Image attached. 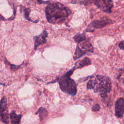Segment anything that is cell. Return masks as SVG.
<instances>
[{
  "label": "cell",
  "instance_id": "6da1fadb",
  "mask_svg": "<svg viewBox=\"0 0 124 124\" xmlns=\"http://www.w3.org/2000/svg\"><path fill=\"white\" fill-rule=\"evenodd\" d=\"M46 16L48 22L60 24L71 14V11L63 4L59 2L49 3L45 9Z\"/></svg>",
  "mask_w": 124,
  "mask_h": 124
},
{
  "label": "cell",
  "instance_id": "7a4b0ae2",
  "mask_svg": "<svg viewBox=\"0 0 124 124\" xmlns=\"http://www.w3.org/2000/svg\"><path fill=\"white\" fill-rule=\"evenodd\" d=\"M111 82L109 78L95 75L91 77L87 84L88 89H93L95 93H99L103 98L107 97V93L111 90Z\"/></svg>",
  "mask_w": 124,
  "mask_h": 124
},
{
  "label": "cell",
  "instance_id": "3957f363",
  "mask_svg": "<svg viewBox=\"0 0 124 124\" xmlns=\"http://www.w3.org/2000/svg\"><path fill=\"white\" fill-rule=\"evenodd\" d=\"M75 70V68L73 67L57 79L62 91L72 96L75 95L77 92V84L75 81L70 78Z\"/></svg>",
  "mask_w": 124,
  "mask_h": 124
},
{
  "label": "cell",
  "instance_id": "277c9868",
  "mask_svg": "<svg viewBox=\"0 0 124 124\" xmlns=\"http://www.w3.org/2000/svg\"><path fill=\"white\" fill-rule=\"evenodd\" d=\"M93 47L92 45L85 39L83 41L78 43V45L76 49V51L73 57L74 60H76L83 55H85L87 52L93 53Z\"/></svg>",
  "mask_w": 124,
  "mask_h": 124
},
{
  "label": "cell",
  "instance_id": "5b68a950",
  "mask_svg": "<svg viewBox=\"0 0 124 124\" xmlns=\"http://www.w3.org/2000/svg\"><path fill=\"white\" fill-rule=\"evenodd\" d=\"M91 3H93L98 9L108 14L111 13L113 7L112 0H84L82 1L81 4L87 5Z\"/></svg>",
  "mask_w": 124,
  "mask_h": 124
},
{
  "label": "cell",
  "instance_id": "8992f818",
  "mask_svg": "<svg viewBox=\"0 0 124 124\" xmlns=\"http://www.w3.org/2000/svg\"><path fill=\"white\" fill-rule=\"evenodd\" d=\"M113 21L108 18H103L99 20H93L89 25V27L95 29L102 28L107 25L113 23Z\"/></svg>",
  "mask_w": 124,
  "mask_h": 124
},
{
  "label": "cell",
  "instance_id": "52a82bcc",
  "mask_svg": "<svg viewBox=\"0 0 124 124\" xmlns=\"http://www.w3.org/2000/svg\"><path fill=\"white\" fill-rule=\"evenodd\" d=\"M124 113V99L120 97L115 103V115L117 118H122Z\"/></svg>",
  "mask_w": 124,
  "mask_h": 124
},
{
  "label": "cell",
  "instance_id": "ba28073f",
  "mask_svg": "<svg viewBox=\"0 0 124 124\" xmlns=\"http://www.w3.org/2000/svg\"><path fill=\"white\" fill-rule=\"evenodd\" d=\"M47 36V32L46 30H44L43 32L38 35L35 36L34 37V50H36L38 47L40 45H42L46 42V38Z\"/></svg>",
  "mask_w": 124,
  "mask_h": 124
},
{
  "label": "cell",
  "instance_id": "9c48e42d",
  "mask_svg": "<svg viewBox=\"0 0 124 124\" xmlns=\"http://www.w3.org/2000/svg\"><path fill=\"white\" fill-rule=\"evenodd\" d=\"M91 64V62L90 59L87 57H85L82 60L76 62L74 67L75 68V69H76L78 68H80L81 67H83L86 65H90Z\"/></svg>",
  "mask_w": 124,
  "mask_h": 124
},
{
  "label": "cell",
  "instance_id": "30bf717a",
  "mask_svg": "<svg viewBox=\"0 0 124 124\" xmlns=\"http://www.w3.org/2000/svg\"><path fill=\"white\" fill-rule=\"evenodd\" d=\"M21 116V115H17L14 111H12L10 115V118L11 120V123L14 124H19Z\"/></svg>",
  "mask_w": 124,
  "mask_h": 124
},
{
  "label": "cell",
  "instance_id": "8fae6325",
  "mask_svg": "<svg viewBox=\"0 0 124 124\" xmlns=\"http://www.w3.org/2000/svg\"><path fill=\"white\" fill-rule=\"evenodd\" d=\"M39 114V118L40 121H43L46 117H47L48 115V111L47 110L44 108L41 107L36 112L35 114Z\"/></svg>",
  "mask_w": 124,
  "mask_h": 124
},
{
  "label": "cell",
  "instance_id": "7c38bea8",
  "mask_svg": "<svg viewBox=\"0 0 124 124\" xmlns=\"http://www.w3.org/2000/svg\"><path fill=\"white\" fill-rule=\"evenodd\" d=\"M6 112H7V99L5 97H3L0 101V115Z\"/></svg>",
  "mask_w": 124,
  "mask_h": 124
},
{
  "label": "cell",
  "instance_id": "4fadbf2b",
  "mask_svg": "<svg viewBox=\"0 0 124 124\" xmlns=\"http://www.w3.org/2000/svg\"><path fill=\"white\" fill-rule=\"evenodd\" d=\"M74 40L77 42V43H79L84 40H85L86 38V37L84 34H78L77 35H76L74 36L73 37Z\"/></svg>",
  "mask_w": 124,
  "mask_h": 124
},
{
  "label": "cell",
  "instance_id": "5bb4252c",
  "mask_svg": "<svg viewBox=\"0 0 124 124\" xmlns=\"http://www.w3.org/2000/svg\"><path fill=\"white\" fill-rule=\"evenodd\" d=\"M1 119L2 121L6 124H7L9 123V115L8 113L7 112H5L1 114L0 115Z\"/></svg>",
  "mask_w": 124,
  "mask_h": 124
},
{
  "label": "cell",
  "instance_id": "9a60e30c",
  "mask_svg": "<svg viewBox=\"0 0 124 124\" xmlns=\"http://www.w3.org/2000/svg\"><path fill=\"white\" fill-rule=\"evenodd\" d=\"M30 12H31V9L30 8H26L24 10V15H25V18L30 21H31V22H38V20L37 21H33L29 17V15H30Z\"/></svg>",
  "mask_w": 124,
  "mask_h": 124
},
{
  "label": "cell",
  "instance_id": "2e32d148",
  "mask_svg": "<svg viewBox=\"0 0 124 124\" xmlns=\"http://www.w3.org/2000/svg\"><path fill=\"white\" fill-rule=\"evenodd\" d=\"M100 105H99V104H97L94 105L92 109V110H93V111H98V110L100 109Z\"/></svg>",
  "mask_w": 124,
  "mask_h": 124
},
{
  "label": "cell",
  "instance_id": "e0dca14e",
  "mask_svg": "<svg viewBox=\"0 0 124 124\" xmlns=\"http://www.w3.org/2000/svg\"><path fill=\"white\" fill-rule=\"evenodd\" d=\"M119 47L121 49L124 50V41H121L119 44Z\"/></svg>",
  "mask_w": 124,
  "mask_h": 124
},
{
  "label": "cell",
  "instance_id": "ac0fdd59",
  "mask_svg": "<svg viewBox=\"0 0 124 124\" xmlns=\"http://www.w3.org/2000/svg\"><path fill=\"white\" fill-rule=\"evenodd\" d=\"M20 67V65H16L14 64H11V68L14 70L17 69Z\"/></svg>",
  "mask_w": 124,
  "mask_h": 124
},
{
  "label": "cell",
  "instance_id": "d6986e66",
  "mask_svg": "<svg viewBox=\"0 0 124 124\" xmlns=\"http://www.w3.org/2000/svg\"><path fill=\"white\" fill-rule=\"evenodd\" d=\"M40 4H42V3H48V1H44L43 0H36Z\"/></svg>",
  "mask_w": 124,
  "mask_h": 124
}]
</instances>
